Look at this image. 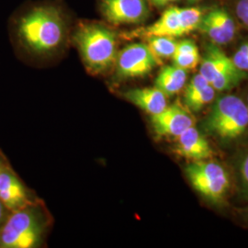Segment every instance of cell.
<instances>
[{
    "instance_id": "1",
    "label": "cell",
    "mask_w": 248,
    "mask_h": 248,
    "mask_svg": "<svg viewBox=\"0 0 248 248\" xmlns=\"http://www.w3.org/2000/svg\"><path fill=\"white\" fill-rule=\"evenodd\" d=\"M68 18L60 7L39 4L20 9L11 19V32L17 45L35 55L54 53L68 34Z\"/></svg>"
},
{
    "instance_id": "2",
    "label": "cell",
    "mask_w": 248,
    "mask_h": 248,
    "mask_svg": "<svg viewBox=\"0 0 248 248\" xmlns=\"http://www.w3.org/2000/svg\"><path fill=\"white\" fill-rule=\"evenodd\" d=\"M74 41L89 71L102 74L117 59V37L109 28L99 23H85L77 30Z\"/></svg>"
},
{
    "instance_id": "3",
    "label": "cell",
    "mask_w": 248,
    "mask_h": 248,
    "mask_svg": "<svg viewBox=\"0 0 248 248\" xmlns=\"http://www.w3.org/2000/svg\"><path fill=\"white\" fill-rule=\"evenodd\" d=\"M45 221L34 204L12 212L0 230V248H36L44 235Z\"/></svg>"
},
{
    "instance_id": "4",
    "label": "cell",
    "mask_w": 248,
    "mask_h": 248,
    "mask_svg": "<svg viewBox=\"0 0 248 248\" xmlns=\"http://www.w3.org/2000/svg\"><path fill=\"white\" fill-rule=\"evenodd\" d=\"M248 126V106L233 95L219 98L205 122V128L210 133L223 139L238 137Z\"/></svg>"
},
{
    "instance_id": "5",
    "label": "cell",
    "mask_w": 248,
    "mask_h": 248,
    "mask_svg": "<svg viewBox=\"0 0 248 248\" xmlns=\"http://www.w3.org/2000/svg\"><path fill=\"white\" fill-rule=\"evenodd\" d=\"M188 180L196 190L212 202L221 201L229 187V177L215 162L196 161L186 168Z\"/></svg>"
},
{
    "instance_id": "6",
    "label": "cell",
    "mask_w": 248,
    "mask_h": 248,
    "mask_svg": "<svg viewBox=\"0 0 248 248\" xmlns=\"http://www.w3.org/2000/svg\"><path fill=\"white\" fill-rule=\"evenodd\" d=\"M158 63V58L144 44L126 46L117 55L116 75L121 79L144 77Z\"/></svg>"
},
{
    "instance_id": "7",
    "label": "cell",
    "mask_w": 248,
    "mask_h": 248,
    "mask_svg": "<svg viewBox=\"0 0 248 248\" xmlns=\"http://www.w3.org/2000/svg\"><path fill=\"white\" fill-rule=\"evenodd\" d=\"M100 11L114 25L141 23L149 15L146 0H100Z\"/></svg>"
},
{
    "instance_id": "8",
    "label": "cell",
    "mask_w": 248,
    "mask_h": 248,
    "mask_svg": "<svg viewBox=\"0 0 248 248\" xmlns=\"http://www.w3.org/2000/svg\"><path fill=\"white\" fill-rule=\"evenodd\" d=\"M151 122L155 132L159 136L177 137L194 126L192 116L178 104L167 107L158 114L152 115Z\"/></svg>"
},
{
    "instance_id": "9",
    "label": "cell",
    "mask_w": 248,
    "mask_h": 248,
    "mask_svg": "<svg viewBox=\"0 0 248 248\" xmlns=\"http://www.w3.org/2000/svg\"><path fill=\"white\" fill-rule=\"evenodd\" d=\"M0 201L11 213L32 204L26 187L17 175L4 164L0 169Z\"/></svg>"
},
{
    "instance_id": "10",
    "label": "cell",
    "mask_w": 248,
    "mask_h": 248,
    "mask_svg": "<svg viewBox=\"0 0 248 248\" xmlns=\"http://www.w3.org/2000/svg\"><path fill=\"white\" fill-rule=\"evenodd\" d=\"M176 152L180 156L194 161L207 159L213 155L209 142L194 126L177 136Z\"/></svg>"
},
{
    "instance_id": "11",
    "label": "cell",
    "mask_w": 248,
    "mask_h": 248,
    "mask_svg": "<svg viewBox=\"0 0 248 248\" xmlns=\"http://www.w3.org/2000/svg\"><path fill=\"white\" fill-rule=\"evenodd\" d=\"M124 95V98L151 115L158 114L168 107L167 96L156 87L131 89Z\"/></svg>"
},
{
    "instance_id": "12",
    "label": "cell",
    "mask_w": 248,
    "mask_h": 248,
    "mask_svg": "<svg viewBox=\"0 0 248 248\" xmlns=\"http://www.w3.org/2000/svg\"><path fill=\"white\" fill-rule=\"evenodd\" d=\"M141 34L144 37H180L183 36L179 20V8H170L164 11L159 19L143 29Z\"/></svg>"
},
{
    "instance_id": "13",
    "label": "cell",
    "mask_w": 248,
    "mask_h": 248,
    "mask_svg": "<svg viewBox=\"0 0 248 248\" xmlns=\"http://www.w3.org/2000/svg\"><path fill=\"white\" fill-rule=\"evenodd\" d=\"M232 63V60L217 45H209L201 63L200 74L211 84L221 72Z\"/></svg>"
},
{
    "instance_id": "14",
    "label": "cell",
    "mask_w": 248,
    "mask_h": 248,
    "mask_svg": "<svg viewBox=\"0 0 248 248\" xmlns=\"http://www.w3.org/2000/svg\"><path fill=\"white\" fill-rule=\"evenodd\" d=\"M186 81V72L177 65L165 66L155 80V87L166 96H172L184 88Z\"/></svg>"
},
{
    "instance_id": "15",
    "label": "cell",
    "mask_w": 248,
    "mask_h": 248,
    "mask_svg": "<svg viewBox=\"0 0 248 248\" xmlns=\"http://www.w3.org/2000/svg\"><path fill=\"white\" fill-rule=\"evenodd\" d=\"M172 59L174 64L182 69L195 68L200 62V53L195 43L188 40L177 43Z\"/></svg>"
},
{
    "instance_id": "16",
    "label": "cell",
    "mask_w": 248,
    "mask_h": 248,
    "mask_svg": "<svg viewBox=\"0 0 248 248\" xmlns=\"http://www.w3.org/2000/svg\"><path fill=\"white\" fill-rule=\"evenodd\" d=\"M246 78V73L238 69L234 63L231 64L223 71L221 72L211 85L213 89L218 91H224L232 89L238 85L242 80Z\"/></svg>"
},
{
    "instance_id": "17",
    "label": "cell",
    "mask_w": 248,
    "mask_h": 248,
    "mask_svg": "<svg viewBox=\"0 0 248 248\" xmlns=\"http://www.w3.org/2000/svg\"><path fill=\"white\" fill-rule=\"evenodd\" d=\"M177 43L171 37H150L148 46L157 58L172 57L176 51Z\"/></svg>"
},
{
    "instance_id": "18",
    "label": "cell",
    "mask_w": 248,
    "mask_h": 248,
    "mask_svg": "<svg viewBox=\"0 0 248 248\" xmlns=\"http://www.w3.org/2000/svg\"><path fill=\"white\" fill-rule=\"evenodd\" d=\"M202 18V12L197 8L179 9V20L181 25V31L183 35L196 30Z\"/></svg>"
},
{
    "instance_id": "19",
    "label": "cell",
    "mask_w": 248,
    "mask_h": 248,
    "mask_svg": "<svg viewBox=\"0 0 248 248\" xmlns=\"http://www.w3.org/2000/svg\"><path fill=\"white\" fill-rule=\"evenodd\" d=\"M208 15L231 42L235 35V24L230 15L222 9H213L208 13Z\"/></svg>"
},
{
    "instance_id": "20",
    "label": "cell",
    "mask_w": 248,
    "mask_h": 248,
    "mask_svg": "<svg viewBox=\"0 0 248 248\" xmlns=\"http://www.w3.org/2000/svg\"><path fill=\"white\" fill-rule=\"evenodd\" d=\"M215 97V89L210 84L202 91L196 93L195 95L184 98L186 107L193 111L201 110L205 105L209 104Z\"/></svg>"
},
{
    "instance_id": "21",
    "label": "cell",
    "mask_w": 248,
    "mask_h": 248,
    "mask_svg": "<svg viewBox=\"0 0 248 248\" xmlns=\"http://www.w3.org/2000/svg\"><path fill=\"white\" fill-rule=\"evenodd\" d=\"M209 85H210V83L205 79L201 74L196 75L189 82V84L186 86L184 98H189V97L195 95L196 93L202 91Z\"/></svg>"
},
{
    "instance_id": "22",
    "label": "cell",
    "mask_w": 248,
    "mask_h": 248,
    "mask_svg": "<svg viewBox=\"0 0 248 248\" xmlns=\"http://www.w3.org/2000/svg\"><path fill=\"white\" fill-rule=\"evenodd\" d=\"M232 60L238 69L248 71V43L240 46Z\"/></svg>"
},
{
    "instance_id": "23",
    "label": "cell",
    "mask_w": 248,
    "mask_h": 248,
    "mask_svg": "<svg viewBox=\"0 0 248 248\" xmlns=\"http://www.w3.org/2000/svg\"><path fill=\"white\" fill-rule=\"evenodd\" d=\"M236 14L243 24L248 28V0H239L236 5Z\"/></svg>"
},
{
    "instance_id": "24",
    "label": "cell",
    "mask_w": 248,
    "mask_h": 248,
    "mask_svg": "<svg viewBox=\"0 0 248 248\" xmlns=\"http://www.w3.org/2000/svg\"><path fill=\"white\" fill-rule=\"evenodd\" d=\"M11 212L4 205V203L0 201V230L4 226L5 222H7L9 218V214Z\"/></svg>"
},
{
    "instance_id": "25",
    "label": "cell",
    "mask_w": 248,
    "mask_h": 248,
    "mask_svg": "<svg viewBox=\"0 0 248 248\" xmlns=\"http://www.w3.org/2000/svg\"><path fill=\"white\" fill-rule=\"evenodd\" d=\"M241 172H242V177H243V179H244V182L248 186V155L246 156V158L244 159V161H243Z\"/></svg>"
},
{
    "instance_id": "26",
    "label": "cell",
    "mask_w": 248,
    "mask_h": 248,
    "mask_svg": "<svg viewBox=\"0 0 248 248\" xmlns=\"http://www.w3.org/2000/svg\"><path fill=\"white\" fill-rule=\"evenodd\" d=\"M155 6L157 7H163V6H166L169 3H172V2H175L177 0H151Z\"/></svg>"
},
{
    "instance_id": "27",
    "label": "cell",
    "mask_w": 248,
    "mask_h": 248,
    "mask_svg": "<svg viewBox=\"0 0 248 248\" xmlns=\"http://www.w3.org/2000/svg\"><path fill=\"white\" fill-rule=\"evenodd\" d=\"M188 1H190V2H197V1H200V0H188Z\"/></svg>"
},
{
    "instance_id": "28",
    "label": "cell",
    "mask_w": 248,
    "mask_h": 248,
    "mask_svg": "<svg viewBox=\"0 0 248 248\" xmlns=\"http://www.w3.org/2000/svg\"><path fill=\"white\" fill-rule=\"evenodd\" d=\"M2 165H3V163L0 161V169H1V167H2Z\"/></svg>"
},
{
    "instance_id": "29",
    "label": "cell",
    "mask_w": 248,
    "mask_h": 248,
    "mask_svg": "<svg viewBox=\"0 0 248 248\" xmlns=\"http://www.w3.org/2000/svg\"></svg>"
}]
</instances>
